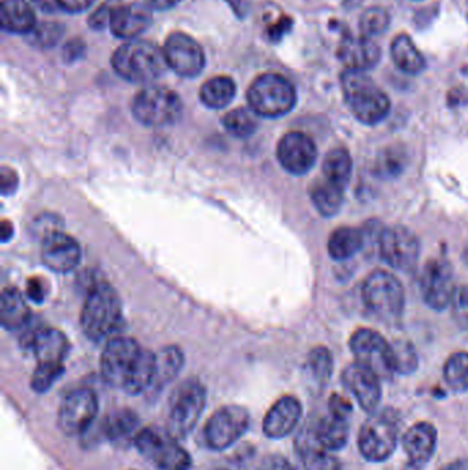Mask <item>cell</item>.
Returning a JSON list of instances; mask_svg holds the SVG:
<instances>
[{"mask_svg": "<svg viewBox=\"0 0 468 470\" xmlns=\"http://www.w3.org/2000/svg\"><path fill=\"white\" fill-rule=\"evenodd\" d=\"M81 329L94 343L114 337L123 322V308L119 295L108 282H98L88 290L81 310Z\"/></svg>", "mask_w": 468, "mask_h": 470, "instance_id": "6da1fadb", "label": "cell"}, {"mask_svg": "<svg viewBox=\"0 0 468 470\" xmlns=\"http://www.w3.org/2000/svg\"><path fill=\"white\" fill-rule=\"evenodd\" d=\"M341 84L346 104L358 121L367 126H375L385 120L392 108L389 96L383 93L365 72H343Z\"/></svg>", "mask_w": 468, "mask_h": 470, "instance_id": "7a4b0ae2", "label": "cell"}, {"mask_svg": "<svg viewBox=\"0 0 468 470\" xmlns=\"http://www.w3.org/2000/svg\"><path fill=\"white\" fill-rule=\"evenodd\" d=\"M111 65L119 77L131 83L157 81L168 66L164 50L143 41H132L119 46L111 57Z\"/></svg>", "mask_w": 468, "mask_h": 470, "instance_id": "3957f363", "label": "cell"}, {"mask_svg": "<svg viewBox=\"0 0 468 470\" xmlns=\"http://www.w3.org/2000/svg\"><path fill=\"white\" fill-rule=\"evenodd\" d=\"M248 102L257 116L276 119L293 111L297 104V91L280 74H261L249 87Z\"/></svg>", "mask_w": 468, "mask_h": 470, "instance_id": "277c9868", "label": "cell"}, {"mask_svg": "<svg viewBox=\"0 0 468 470\" xmlns=\"http://www.w3.org/2000/svg\"><path fill=\"white\" fill-rule=\"evenodd\" d=\"M361 296L368 311L383 322H395L404 312L403 285L387 271H372L363 283Z\"/></svg>", "mask_w": 468, "mask_h": 470, "instance_id": "5b68a950", "label": "cell"}, {"mask_svg": "<svg viewBox=\"0 0 468 470\" xmlns=\"http://www.w3.org/2000/svg\"><path fill=\"white\" fill-rule=\"evenodd\" d=\"M206 406V388L198 378L181 382L169 400L168 430L176 440L193 432Z\"/></svg>", "mask_w": 468, "mask_h": 470, "instance_id": "8992f818", "label": "cell"}, {"mask_svg": "<svg viewBox=\"0 0 468 470\" xmlns=\"http://www.w3.org/2000/svg\"><path fill=\"white\" fill-rule=\"evenodd\" d=\"M136 450L157 470H190L191 457L168 430L149 427L134 437Z\"/></svg>", "mask_w": 468, "mask_h": 470, "instance_id": "52a82bcc", "label": "cell"}, {"mask_svg": "<svg viewBox=\"0 0 468 470\" xmlns=\"http://www.w3.org/2000/svg\"><path fill=\"white\" fill-rule=\"evenodd\" d=\"M132 114L147 127H165L175 124L183 113L180 96L165 87H147L141 89L132 101Z\"/></svg>", "mask_w": 468, "mask_h": 470, "instance_id": "ba28073f", "label": "cell"}, {"mask_svg": "<svg viewBox=\"0 0 468 470\" xmlns=\"http://www.w3.org/2000/svg\"><path fill=\"white\" fill-rule=\"evenodd\" d=\"M143 352V348L134 338L121 335L111 338L101 358V372L104 381L111 387L124 389L138 367Z\"/></svg>", "mask_w": 468, "mask_h": 470, "instance_id": "9c48e42d", "label": "cell"}, {"mask_svg": "<svg viewBox=\"0 0 468 470\" xmlns=\"http://www.w3.org/2000/svg\"><path fill=\"white\" fill-rule=\"evenodd\" d=\"M398 443V422L390 412L368 418L358 434V450L370 462H383L395 452Z\"/></svg>", "mask_w": 468, "mask_h": 470, "instance_id": "30bf717a", "label": "cell"}, {"mask_svg": "<svg viewBox=\"0 0 468 470\" xmlns=\"http://www.w3.org/2000/svg\"><path fill=\"white\" fill-rule=\"evenodd\" d=\"M349 347L356 362L372 370L380 380H390L395 374L392 344L380 333L367 327L356 330L350 337Z\"/></svg>", "mask_w": 468, "mask_h": 470, "instance_id": "8fae6325", "label": "cell"}, {"mask_svg": "<svg viewBox=\"0 0 468 470\" xmlns=\"http://www.w3.org/2000/svg\"><path fill=\"white\" fill-rule=\"evenodd\" d=\"M250 415L241 406H224L213 412L206 422L203 436L206 444L215 451H223L238 442L248 432Z\"/></svg>", "mask_w": 468, "mask_h": 470, "instance_id": "7c38bea8", "label": "cell"}, {"mask_svg": "<svg viewBox=\"0 0 468 470\" xmlns=\"http://www.w3.org/2000/svg\"><path fill=\"white\" fill-rule=\"evenodd\" d=\"M380 255L395 270H413L419 261V240L404 226L385 228L380 235Z\"/></svg>", "mask_w": 468, "mask_h": 470, "instance_id": "4fadbf2b", "label": "cell"}, {"mask_svg": "<svg viewBox=\"0 0 468 470\" xmlns=\"http://www.w3.org/2000/svg\"><path fill=\"white\" fill-rule=\"evenodd\" d=\"M98 409V397L94 390L86 388L73 390L59 407V429L68 436L86 434L96 421Z\"/></svg>", "mask_w": 468, "mask_h": 470, "instance_id": "5bb4252c", "label": "cell"}, {"mask_svg": "<svg viewBox=\"0 0 468 470\" xmlns=\"http://www.w3.org/2000/svg\"><path fill=\"white\" fill-rule=\"evenodd\" d=\"M456 290L452 266L445 258H433L426 263L420 275V292L426 304L435 311L449 307Z\"/></svg>", "mask_w": 468, "mask_h": 470, "instance_id": "9a60e30c", "label": "cell"}, {"mask_svg": "<svg viewBox=\"0 0 468 470\" xmlns=\"http://www.w3.org/2000/svg\"><path fill=\"white\" fill-rule=\"evenodd\" d=\"M164 56L169 68L187 79L198 76L205 68L206 58L203 47L183 32H173L166 37Z\"/></svg>", "mask_w": 468, "mask_h": 470, "instance_id": "2e32d148", "label": "cell"}, {"mask_svg": "<svg viewBox=\"0 0 468 470\" xmlns=\"http://www.w3.org/2000/svg\"><path fill=\"white\" fill-rule=\"evenodd\" d=\"M279 163L291 175H305L315 166L318 148L315 142L303 133L286 134L276 149Z\"/></svg>", "mask_w": 468, "mask_h": 470, "instance_id": "e0dca14e", "label": "cell"}, {"mask_svg": "<svg viewBox=\"0 0 468 470\" xmlns=\"http://www.w3.org/2000/svg\"><path fill=\"white\" fill-rule=\"evenodd\" d=\"M342 382L365 412H375L380 406L382 397L380 378L372 370L360 363H352L343 370Z\"/></svg>", "mask_w": 468, "mask_h": 470, "instance_id": "ac0fdd59", "label": "cell"}, {"mask_svg": "<svg viewBox=\"0 0 468 470\" xmlns=\"http://www.w3.org/2000/svg\"><path fill=\"white\" fill-rule=\"evenodd\" d=\"M42 258L51 271L66 274L73 271L81 260V248L74 238L56 231L43 238Z\"/></svg>", "mask_w": 468, "mask_h": 470, "instance_id": "d6986e66", "label": "cell"}, {"mask_svg": "<svg viewBox=\"0 0 468 470\" xmlns=\"http://www.w3.org/2000/svg\"><path fill=\"white\" fill-rule=\"evenodd\" d=\"M303 417V406L297 397H280L273 403L272 407L264 418V434L270 439H283L288 436L300 422Z\"/></svg>", "mask_w": 468, "mask_h": 470, "instance_id": "ffe728a7", "label": "cell"}, {"mask_svg": "<svg viewBox=\"0 0 468 470\" xmlns=\"http://www.w3.org/2000/svg\"><path fill=\"white\" fill-rule=\"evenodd\" d=\"M151 21V9L147 4H117L111 14L109 28L114 36L134 41L149 29Z\"/></svg>", "mask_w": 468, "mask_h": 470, "instance_id": "44dd1931", "label": "cell"}, {"mask_svg": "<svg viewBox=\"0 0 468 470\" xmlns=\"http://www.w3.org/2000/svg\"><path fill=\"white\" fill-rule=\"evenodd\" d=\"M338 57L346 71L367 72L380 62V49L371 37L349 36L341 43Z\"/></svg>", "mask_w": 468, "mask_h": 470, "instance_id": "7402d4cb", "label": "cell"}, {"mask_svg": "<svg viewBox=\"0 0 468 470\" xmlns=\"http://www.w3.org/2000/svg\"><path fill=\"white\" fill-rule=\"evenodd\" d=\"M301 470H341V464L334 455L316 439L312 427H305L295 440Z\"/></svg>", "mask_w": 468, "mask_h": 470, "instance_id": "603a6c76", "label": "cell"}, {"mask_svg": "<svg viewBox=\"0 0 468 470\" xmlns=\"http://www.w3.org/2000/svg\"><path fill=\"white\" fill-rule=\"evenodd\" d=\"M401 443L410 462L423 466L435 454L437 429L430 422H418L405 432Z\"/></svg>", "mask_w": 468, "mask_h": 470, "instance_id": "cb8c5ba5", "label": "cell"}, {"mask_svg": "<svg viewBox=\"0 0 468 470\" xmlns=\"http://www.w3.org/2000/svg\"><path fill=\"white\" fill-rule=\"evenodd\" d=\"M31 347L39 363L64 365L65 358L68 357V338L52 327L36 330L31 338Z\"/></svg>", "mask_w": 468, "mask_h": 470, "instance_id": "d4e9b609", "label": "cell"}, {"mask_svg": "<svg viewBox=\"0 0 468 470\" xmlns=\"http://www.w3.org/2000/svg\"><path fill=\"white\" fill-rule=\"evenodd\" d=\"M0 27L10 34H31L36 16L27 0H0Z\"/></svg>", "mask_w": 468, "mask_h": 470, "instance_id": "484cf974", "label": "cell"}, {"mask_svg": "<svg viewBox=\"0 0 468 470\" xmlns=\"http://www.w3.org/2000/svg\"><path fill=\"white\" fill-rule=\"evenodd\" d=\"M184 366V355L180 348L171 345L163 348L156 354V372H154L153 384L149 392L158 394L166 385L171 384Z\"/></svg>", "mask_w": 468, "mask_h": 470, "instance_id": "4316f807", "label": "cell"}, {"mask_svg": "<svg viewBox=\"0 0 468 470\" xmlns=\"http://www.w3.org/2000/svg\"><path fill=\"white\" fill-rule=\"evenodd\" d=\"M349 420L328 412L313 425L316 439L328 451L342 449L349 437Z\"/></svg>", "mask_w": 468, "mask_h": 470, "instance_id": "83f0119b", "label": "cell"}, {"mask_svg": "<svg viewBox=\"0 0 468 470\" xmlns=\"http://www.w3.org/2000/svg\"><path fill=\"white\" fill-rule=\"evenodd\" d=\"M29 317L31 311L21 293L16 288L4 289L0 300V322L4 329H21L28 322Z\"/></svg>", "mask_w": 468, "mask_h": 470, "instance_id": "f1b7e54d", "label": "cell"}, {"mask_svg": "<svg viewBox=\"0 0 468 470\" xmlns=\"http://www.w3.org/2000/svg\"><path fill=\"white\" fill-rule=\"evenodd\" d=\"M392 58L395 66L407 74H419L425 71L426 59L408 35L401 34L393 39Z\"/></svg>", "mask_w": 468, "mask_h": 470, "instance_id": "f546056e", "label": "cell"}, {"mask_svg": "<svg viewBox=\"0 0 468 470\" xmlns=\"http://www.w3.org/2000/svg\"><path fill=\"white\" fill-rule=\"evenodd\" d=\"M311 198L320 215L331 218L337 215L342 208L345 189L334 185L322 176L311 188Z\"/></svg>", "mask_w": 468, "mask_h": 470, "instance_id": "4dcf8cb0", "label": "cell"}, {"mask_svg": "<svg viewBox=\"0 0 468 470\" xmlns=\"http://www.w3.org/2000/svg\"><path fill=\"white\" fill-rule=\"evenodd\" d=\"M353 161L349 151L343 148L328 151L322 166V176L334 185L346 189L352 178Z\"/></svg>", "mask_w": 468, "mask_h": 470, "instance_id": "1f68e13d", "label": "cell"}, {"mask_svg": "<svg viewBox=\"0 0 468 470\" xmlns=\"http://www.w3.org/2000/svg\"><path fill=\"white\" fill-rule=\"evenodd\" d=\"M236 94V86L228 76H216L203 84L199 98L209 109H223L233 101Z\"/></svg>", "mask_w": 468, "mask_h": 470, "instance_id": "d6a6232c", "label": "cell"}, {"mask_svg": "<svg viewBox=\"0 0 468 470\" xmlns=\"http://www.w3.org/2000/svg\"><path fill=\"white\" fill-rule=\"evenodd\" d=\"M364 243V235L355 227H340L328 238L327 250L334 260L343 261L353 258Z\"/></svg>", "mask_w": 468, "mask_h": 470, "instance_id": "836d02e7", "label": "cell"}, {"mask_svg": "<svg viewBox=\"0 0 468 470\" xmlns=\"http://www.w3.org/2000/svg\"><path fill=\"white\" fill-rule=\"evenodd\" d=\"M139 427V417L129 409L111 412L102 424L104 437L111 442H119L135 434Z\"/></svg>", "mask_w": 468, "mask_h": 470, "instance_id": "e575fe53", "label": "cell"}, {"mask_svg": "<svg viewBox=\"0 0 468 470\" xmlns=\"http://www.w3.org/2000/svg\"><path fill=\"white\" fill-rule=\"evenodd\" d=\"M223 124L226 133L235 138H249L257 131V114L251 109H234L224 116Z\"/></svg>", "mask_w": 468, "mask_h": 470, "instance_id": "d590c367", "label": "cell"}, {"mask_svg": "<svg viewBox=\"0 0 468 470\" xmlns=\"http://www.w3.org/2000/svg\"><path fill=\"white\" fill-rule=\"evenodd\" d=\"M444 378L455 392L468 390V352H456L445 362Z\"/></svg>", "mask_w": 468, "mask_h": 470, "instance_id": "8d00e7d4", "label": "cell"}, {"mask_svg": "<svg viewBox=\"0 0 468 470\" xmlns=\"http://www.w3.org/2000/svg\"><path fill=\"white\" fill-rule=\"evenodd\" d=\"M393 365L398 374H412L419 366L417 351L407 340H395L392 343Z\"/></svg>", "mask_w": 468, "mask_h": 470, "instance_id": "74e56055", "label": "cell"}, {"mask_svg": "<svg viewBox=\"0 0 468 470\" xmlns=\"http://www.w3.org/2000/svg\"><path fill=\"white\" fill-rule=\"evenodd\" d=\"M308 369L318 384H327L334 370V359L330 351L326 347L313 348L308 355Z\"/></svg>", "mask_w": 468, "mask_h": 470, "instance_id": "f35d334b", "label": "cell"}, {"mask_svg": "<svg viewBox=\"0 0 468 470\" xmlns=\"http://www.w3.org/2000/svg\"><path fill=\"white\" fill-rule=\"evenodd\" d=\"M390 27V14L383 7H370L360 17V31L363 36L373 37L385 35Z\"/></svg>", "mask_w": 468, "mask_h": 470, "instance_id": "ab89813d", "label": "cell"}, {"mask_svg": "<svg viewBox=\"0 0 468 470\" xmlns=\"http://www.w3.org/2000/svg\"><path fill=\"white\" fill-rule=\"evenodd\" d=\"M64 365H51V363H39L34 375L31 387L37 394H44L51 389L52 385L58 381L64 374Z\"/></svg>", "mask_w": 468, "mask_h": 470, "instance_id": "60d3db41", "label": "cell"}, {"mask_svg": "<svg viewBox=\"0 0 468 470\" xmlns=\"http://www.w3.org/2000/svg\"><path fill=\"white\" fill-rule=\"evenodd\" d=\"M403 168H404V156L401 154V151L395 150V149H387V150L383 151L375 163V173L383 178H393V176L400 175Z\"/></svg>", "mask_w": 468, "mask_h": 470, "instance_id": "b9f144b4", "label": "cell"}, {"mask_svg": "<svg viewBox=\"0 0 468 470\" xmlns=\"http://www.w3.org/2000/svg\"><path fill=\"white\" fill-rule=\"evenodd\" d=\"M64 34V28L59 24H42L31 32L32 43L42 49L54 46L59 41Z\"/></svg>", "mask_w": 468, "mask_h": 470, "instance_id": "7bdbcfd3", "label": "cell"}, {"mask_svg": "<svg viewBox=\"0 0 468 470\" xmlns=\"http://www.w3.org/2000/svg\"><path fill=\"white\" fill-rule=\"evenodd\" d=\"M450 308H452V317L456 325L460 329L468 332V286L463 285L456 288L453 293Z\"/></svg>", "mask_w": 468, "mask_h": 470, "instance_id": "ee69618b", "label": "cell"}, {"mask_svg": "<svg viewBox=\"0 0 468 470\" xmlns=\"http://www.w3.org/2000/svg\"><path fill=\"white\" fill-rule=\"evenodd\" d=\"M116 6L117 4H114L113 2H106L96 12H92L88 19L89 28L96 29V31H104V28H109L111 14H113Z\"/></svg>", "mask_w": 468, "mask_h": 470, "instance_id": "f6af8a7d", "label": "cell"}, {"mask_svg": "<svg viewBox=\"0 0 468 470\" xmlns=\"http://www.w3.org/2000/svg\"><path fill=\"white\" fill-rule=\"evenodd\" d=\"M328 410H330L333 415L349 420L350 415H352L353 407L349 400L346 399V397H341L340 394H334L330 397V400H328Z\"/></svg>", "mask_w": 468, "mask_h": 470, "instance_id": "bcb514c9", "label": "cell"}, {"mask_svg": "<svg viewBox=\"0 0 468 470\" xmlns=\"http://www.w3.org/2000/svg\"><path fill=\"white\" fill-rule=\"evenodd\" d=\"M257 470H295L293 465L279 454L266 455Z\"/></svg>", "mask_w": 468, "mask_h": 470, "instance_id": "7dc6e473", "label": "cell"}, {"mask_svg": "<svg viewBox=\"0 0 468 470\" xmlns=\"http://www.w3.org/2000/svg\"><path fill=\"white\" fill-rule=\"evenodd\" d=\"M96 0H57L59 9L69 12H83L88 10Z\"/></svg>", "mask_w": 468, "mask_h": 470, "instance_id": "c3c4849f", "label": "cell"}, {"mask_svg": "<svg viewBox=\"0 0 468 470\" xmlns=\"http://www.w3.org/2000/svg\"><path fill=\"white\" fill-rule=\"evenodd\" d=\"M84 51H86V46H84L83 42L77 41V39L68 42V44L64 49L65 61H77L80 57H83Z\"/></svg>", "mask_w": 468, "mask_h": 470, "instance_id": "681fc988", "label": "cell"}, {"mask_svg": "<svg viewBox=\"0 0 468 470\" xmlns=\"http://www.w3.org/2000/svg\"><path fill=\"white\" fill-rule=\"evenodd\" d=\"M17 185H19V178L16 173L9 168L2 169V191L4 194L12 193L16 190Z\"/></svg>", "mask_w": 468, "mask_h": 470, "instance_id": "f907efd6", "label": "cell"}, {"mask_svg": "<svg viewBox=\"0 0 468 470\" xmlns=\"http://www.w3.org/2000/svg\"><path fill=\"white\" fill-rule=\"evenodd\" d=\"M27 293H28L29 298L34 300V302L40 303L43 302L44 298V290L43 285L36 278H32L27 286Z\"/></svg>", "mask_w": 468, "mask_h": 470, "instance_id": "816d5d0a", "label": "cell"}, {"mask_svg": "<svg viewBox=\"0 0 468 470\" xmlns=\"http://www.w3.org/2000/svg\"><path fill=\"white\" fill-rule=\"evenodd\" d=\"M183 0H144V4L150 7L151 10H169L172 7L178 6Z\"/></svg>", "mask_w": 468, "mask_h": 470, "instance_id": "f5cc1de1", "label": "cell"}, {"mask_svg": "<svg viewBox=\"0 0 468 470\" xmlns=\"http://www.w3.org/2000/svg\"><path fill=\"white\" fill-rule=\"evenodd\" d=\"M32 2L43 12H54V10L59 9L57 0H32Z\"/></svg>", "mask_w": 468, "mask_h": 470, "instance_id": "db71d44e", "label": "cell"}, {"mask_svg": "<svg viewBox=\"0 0 468 470\" xmlns=\"http://www.w3.org/2000/svg\"><path fill=\"white\" fill-rule=\"evenodd\" d=\"M441 470H468V461H465V459H462V461H455Z\"/></svg>", "mask_w": 468, "mask_h": 470, "instance_id": "11a10c76", "label": "cell"}, {"mask_svg": "<svg viewBox=\"0 0 468 470\" xmlns=\"http://www.w3.org/2000/svg\"><path fill=\"white\" fill-rule=\"evenodd\" d=\"M12 234V226L10 225L9 221L4 220V225H2V238H4V243H6Z\"/></svg>", "mask_w": 468, "mask_h": 470, "instance_id": "9f6ffc18", "label": "cell"}, {"mask_svg": "<svg viewBox=\"0 0 468 470\" xmlns=\"http://www.w3.org/2000/svg\"><path fill=\"white\" fill-rule=\"evenodd\" d=\"M420 467L422 466H419V465L413 464V462H408V464L401 470H420Z\"/></svg>", "mask_w": 468, "mask_h": 470, "instance_id": "6f0895ef", "label": "cell"}]
</instances>
